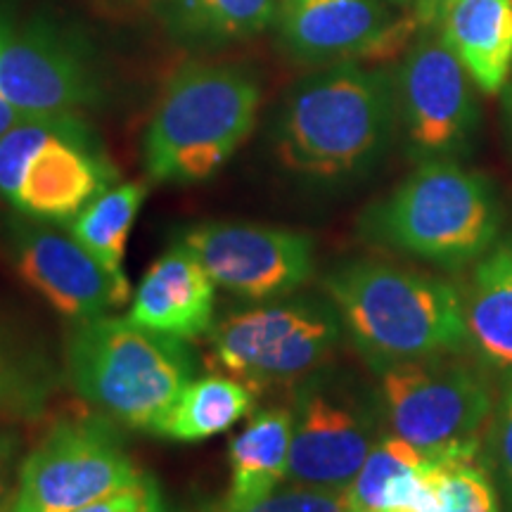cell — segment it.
<instances>
[{"mask_svg":"<svg viewBox=\"0 0 512 512\" xmlns=\"http://www.w3.org/2000/svg\"><path fill=\"white\" fill-rule=\"evenodd\" d=\"M344 494V512H439L437 460L384 434Z\"/></svg>","mask_w":512,"mask_h":512,"instance_id":"cell-17","label":"cell"},{"mask_svg":"<svg viewBox=\"0 0 512 512\" xmlns=\"http://www.w3.org/2000/svg\"><path fill=\"white\" fill-rule=\"evenodd\" d=\"M166 512H178V510H166Z\"/></svg>","mask_w":512,"mask_h":512,"instance_id":"cell-33","label":"cell"},{"mask_svg":"<svg viewBox=\"0 0 512 512\" xmlns=\"http://www.w3.org/2000/svg\"><path fill=\"white\" fill-rule=\"evenodd\" d=\"M214 512L226 510L216 508ZM230 512H344V494L342 491L285 482L259 501Z\"/></svg>","mask_w":512,"mask_h":512,"instance_id":"cell-27","label":"cell"},{"mask_svg":"<svg viewBox=\"0 0 512 512\" xmlns=\"http://www.w3.org/2000/svg\"><path fill=\"white\" fill-rule=\"evenodd\" d=\"M76 512H166V505L157 479L143 472L136 482L121 486Z\"/></svg>","mask_w":512,"mask_h":512,"instance_id":"cell-28","label":"cell"},{"mask_svg":"<svg viewBox=\"0 0 512 512\" xmlns=\"http://www.w3.org/2000/svg\"><path fill=\"white\" fill-rule=\"evenodd\" d=\"M145 197L147 185L140 181L112 185L67 223L69 233L121 283H128L121 264H124L128 235Z\"/></svg>","mask_w":512,"mask_h":512,"instance_id":"cell-24","label":"cell"},{"mask_svg":"<svg viewBox=\"0 0 512 512\" xmlns=\"http://www.w3.org/2000/svg\"><path fill=\"white\" fill-rule=\"evenodd\" d=\"M437 29L479 91H501L512 67V0H456Z\"/></svg>","mask_w":512,"mask_h":512,"instance_id":"cell-18","label":"cell"},{"mask_svg":"<svg viewBox=\"0 0 512 512\" xmlns=\"http://www.w3.org/2000/svg\"><path fill=\"white\" fill-rule=\"evenodd\" d=\"M394 83L399 119L420 157H446L470 138L477 124L475 81L441 34L413 43Z\"/></svg>","mask_w":512,"mask_h":512,"instance_id":"cell-13","label":"cell"},{"mask_svg":"<svg viewBox=\"0 0 512 512\" xmlns=\"http://www.w3.org/2000/svg\"><path fill=\"white\" fill-rule=\"evenodd\" d=\"M396 119L394 76L358 62L330 64L287 95L275 131L280 162L313 181L358 176L382 155Z\"/></svg>","mask_w":512,"mask_h":512,"instance_id":"cell-2","label":"cell"},{"mask_svg":"<svg viewBox=\"0 0 512 512\" xmlns=\"http://www.w3.org/2000/svg\"><path fill=\"white\" fill-rule=\"evenodd\" d=\"M287 482L344 491L384 434L380 415L354 387L318 370L297 382Z\"/></svg>","mask_w":512,"mask_h":512,"instance_id":"cell-10","label":"cell"},{"mask_svg":"<svg viewBox=\"0 0 512 512\" xmlns=\"http://www.w3.org/2000/svg\"><path fill=\"white\" fill-rule=\"evenodd\" d=\"M453 3L456 0H413V22L418 24V29H437Z\"/></svg>","mask_w":512,"mask_h":512,"instance_id":"cell-30","label":"cell"},{"mask_svg":"<svg viewBox=\"0 0 512 512\" xmlns=\"http://www.w3.org/2000/svg\"><path fill=\"white\" fill-rule=\"evenodd\" d=\"M117 178V166L83 117H62L29 157L10 207L34 221L62 226Z\"/></svg>","mask_w":512,"mask_h":512,"instance_id":"cell-15","label":"cell"},{"mask_svg":"<svg viewBox=\"0 0 512 512\" xmlns=\"http://www.w3.org/2000/svg\"><path fill=\"white\" fill-rule=\"evenodd\" d=\"M278 10L280 0H169L166 17L181 41L226 46L266 31Z\"/></svg>","mask_w":512,"mask_h":512,"instance_id":"cell-23","label":"cell"},{"mask_svg":"<svg viewBox=\"0 0 512 512\" xmlns=\"http://www.w3.org/2000/svg\"><path fill=\"white\" fill-rule=\"evenodd\" d=\"M439 512H501L498 486L482 458L437 460Z\"/></svg>","mask_w":512,"mask_h":512,"instance_id":"cell-25","label":"cell"},{"mask_svg":"<svg viewBox=\"0 0 512 512\" xmlns=\"http://www.w3.org/2000/svg\"><path fill=\"white\" fill-rule=\"evenodd\" d=\"M216 283L197 254L176 238L147 268L131 299L128 320L157 335L192 342L214 328Z\"/></svg>","mask_w":512,"mask_h":512,"instance_id":"cell-16","label":"cell"},{"mask_svg":"<svg viewBox=\"0 0 512 512\" xmlns=\"http://www.w3.org/2000/svg\"><path fill=\"white\" fill-rule=\"evenodd\" d=\"M121 430L95 411L53 422L19 463L5 512H76L136 482Z\"/></svg>","mask_w":512,"mask_h":512,"instance_id":"cell-8","label":"cell"},{"mask_svg":"<svg viewBox=\"0 0 512 512\" xmlns=\"http://www.w3.org/2000/svg\"><path fill=\"white\" fill-rule=\"evenodd\" d=\"M292 448V411L266 408L254 413L228 446L230 484L219 510H240L287 482Z\"/></svg>","mask_w":512,"mask_h":512,"instance_id":"cell-19","label":"cell"},{"mask_svg":"<svg viewBox=\"0 0 512 512\" xmlns=\"http://www.w3.org/2000/svg\"><path fill=\"white\" fill-rule=\"evenodd\" d=\"M465 294L470 347L486 368L512 370V235L475 264Z\"/></svg>","mask_w":512,"mask_h":512,"instance_id":"cell-20","label":"cell"},{"mask_svg":"<svg viewBox=\"0 0 512 512\" xmlns=\"http://www.w3.org/2000/svg\"><path fill=\"white\" fill-rule=\"evenodd\" d=\"M0 93L19 119L83 117L102 100L86 43L46 19L0 10Z\"/></svg>","mask_w":512,"mask_h":512,"instance_id":"cell-9","label":"cell"},{"mask_svg":"<svg viewBox=\"0 0 512 512\" xmlns=\"http://www.w3.org/2000/svg\"><path fill=\"white\" fill-rule=\"evenodd\" d=\"M342 330L330 299H271L216 320L209 351L216 366L252 387L297 384L335 354Z\"/></svg>","mask_w":512,"mask_h":512,"instance_id":"cell-7","label":"cell"},{"mask_svg":"<svg viewBox=\"0 0 512 512\" xmlns=\"http://www.w3.org/2000/svg\"><path fill=\"white\" fill-rule=\"evenodd\" d=\"M254 406V387L238 377H192L155 434L178 444H197L235 427L254 411Z\"/></svg>","mask_w":512,"mask_h":512,"instance_id":"cell-22","label":"cell"},{"mask_svg":"<svg viewBox=\"0 0 512 512\" xmlns=\"http://www.w3.org/2000/svg\"><path fill=\"white\" fill-rule=\"evenodd\" d=\"M17 121H22V119L17 117L15 110H12V107L8 105V102H5L3 93H0V136H3V133L8 131V128L15 126Z\"/></svg>","mask_w":512,"mask_h":512,"instance_id":"cell-31","label":"cell"},{"mask_svg":"<svg viewBox=\"0 0 512 512\" xmlns=\"http://www.w3.org/2000/svg\"><path fill=\"white\" fill-rule=\"evenodd\" d=\"M62 377L48 349L0 313V425L41 418Z\"/></svg>","mask_w":512,"mask_h":512,"instance_id":"cell-21","label":"cell"},{"mask_svg":"<svg viewBox=\"0 0 512 512\" xmlns=\"http://www.w3.org/2000/svg\"><path fill=\"white\" fill-rule=\"evenodd\" d=\"M482 463L494 475L505 508L512 512V370H505L494 401V411L484 434Z\"/></svg>","mask_w":512,"mask_h":512,"instance_id":"cell-26","label":"cell"},{"mask_svg":"<svg viewBox=\"0 0 512 512\" xmlns=\"http://www.w3.org/2000/svg\"><path fill=\"white\" fill-rule=\"evenodd\" d=\"M363 233L441 268L477 264L501 233V209L484 176L451 159H425L368 209Z\"/></svg>","mask_w":512,"mask_h":512,"instance_id":"cell-5","label":"cell"},{"mask_svg":"<svg viewBox=\"0 0 512 512\" xmlns=\"http://www.w3.org/2000/svg\"><path fill=\"white\" fill-rule=\"evenodd\" d=\"M458 356L420 358L380 373V406L392 434L434 460L482 458L494 392L482 368Z\"/></svg>","mask_w":512,"mask_h":512,"instance_id":"cell-6","label":"cell"},{"mask_svg":"<svg viewBox=\"0 0 512 512\" xmlns=\"http://www.w3.org/2000/svg\"><path fill=\"white\" fill-rule=\"evenodd\" d=\"M323 290L375 370L470 349L465 294L451 280L382 261H349Z\"/></svg>","mask_w":512,"mask_h":512,"instance_id":"cell-1","label":"cell"},{"mask_svg":"<svg viewBox=\"0 0 512 512\" xmlns=\"http://www.w3.org/2000/svg\"><path fill=\"white\" fill-rule=\"evenodd\" d=\"M178 240L197 254L216 287L247 302L287 297L316 268L313 240L290 228L207 221L181 230Z\"/></svg>","mask_w":512,"mask_h":512,"instance_id":"cell-11","label":"cell"},{"mask_svg":"<svg viewBox=\"0 0 512 512\" xmlns=\"http://www.w3.org/2000/svg\"><path fill=\"white\" fill-rule=\"evenodd\" d=\"M275 22L287 55L318 67L394 55L418 31L384 0H280Z\"/></svg>","mask_w":512,"mask_h":512,"instance_id":"cell-14","label":"cell"},{"mask_svg":"<svg viewBox=\"0 0 512 512\" xmlns=\"http://www.w3.org/2000/svg\"><path fill=\"white\" fill-rule=\"evenodd\" d=\"M259 105L261 86L247 69L183 64L166 83L145 131L147 178L169 185L209 181L249 138Z\"/></svg>","mask_w":512,"mask_h":512,"instance_id":"cell-4","label":"cell"},{"mask_svg":"<svg viewBox=\"0 0 512 512\" xmlns=\"http://www.w3.org/2000/svg\"><path fill=\"white\" fill-rule=\"evenodd\" d=\"M192 375L195 358L185 342L128 318L76 320L64 339V380L124 430L155 434Z\"/></svg>","mask_w":512,"mask_h":512,"instance_id":"cell-3","label":"cell"},{"mask_svg":"<svg viewBox=\"0 0 512 512\" xmlns=\"http://www.w3.org/2000/svg\"><path fill=\"white\" fill-rule=\"evenodd\" d=\"M22 432L17 427L0 425V512L8 508L12 496V486H15L19 456H22Z\"/></svg>","mask_w":512,"mask_h":512,"instance_id":"cell-29","label":"cell"},{"mask_svg":"<svg viewBox=\"0 0 512 512\" xmlns=\"http://www.w3.org/2000/svg\"><path fill=\"white\" fill-rule=\"evenodd\" d=\"M389 3H399V5H403V3H408V0H389Z\"/></svg>","mask_w":512,"mask_h":512,"instance_id":"cell-32","label":"cell"},{"mask_svg":"<svg viewBox=\"0 0 512 512\" xmlns=\"http://www.w3.org/2000/svg\"><path fill=\"white\" fill-rule=\"evenodd\" d=\"M3 252L22 283L72 323L105 316L131 299V285L105 271L72 233L50 223L19 214L3 230Z\"/></svg>","mask_w":512,"mask_h":512,"instance_id":"cell-12","label":"cell"}]
</instances>
